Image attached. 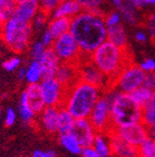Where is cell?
Returning <instances> with one entry per match:
<instances>
[{
	"mask_svg": "<svg viewBox=\"0 0 155 157\" xmlns=\"http://www.w3.org/2000/svg\"><path fill=\"white\" fill-rule=\"evenodd\" d=\"M141 122L146 125V129L155 128V105L149 103L146 107H143Z\"/></svg>",
	"mask_w": 155,
	"mask_h": 157,
	"instance_id": "obj_30",
	"label": "cell"
},
{
	"mask_svg": "<svg viewBox=\"0 0 155 157\" xmlns=\"http://www.w3.org/2000/svg\"><path fill=\"white\" fill-rule=\"evenodd\" d=\"M23 1H26V0H16V2L20 3V2H23Z\"/></svg>",
	"mask_w": 155,
	"mask_h": 157,
	"instance_id": "obj_53",
	"label": "cell"
},
{
	"mask_svg": "<svg viewBox=\"0 0 155 157\" xmlns=\"http://www.w3.org/2000/svg\"><path fill=\"white\" fill-rule=\"evenodd\" d=\"M32 157H56V153L53 151H40L37 150L33 153Z\"/></svg>",
	"mask_w": 155,
	"mask_h": 157,
	"instance_id": "obj_44",
	"label": "cell"
},
{
	"mask_svg": "<svg viewBox=\"0 0 155 157\" xmlns=\"http://www.w3.org/2000/svg\"><path fill=\"white\" fill-rule=\"evenodd\" d=\"M1 115H2V107H1V104H0V120H1Z\"/></svg>",
	"mask_w": 155,
	"mask_h": 157,
	"instance_id": "obj_51",
	"label": "cell"
},
{
	"mask_svg": "<svg viewBox=\"0 0 155 157\" xmlns=\"http://www.w3.org/2000/svg\"><path fill=\"white\" fill-rule=\"evenodd\" d=\"M16 121V113L12 107H9L5 111V127H12Z\"/></svg>",
	"mask_w": 155,
	"mask_h": 157,
	"instance_id": "obj_38",
	"label": "cell"
},
{
	"mask_svg": "<svg viewBox=\"0 0 155 157\" xmlns=\"http://www.w3.org/2000/svg\"><path fill=\"white\" fill-rule=\"evenodd\" d=\"M56 80L67 91L75 83L79 81V72L77 64L61 63L56 74Z\"/></svg>",
	"mask_w": 155,
	"mask_h": 157,
	"instance_id": "obj_14",
	"label": "cell"
},
{
	"mask_svg": "<svg viewBox=\"0 0 155 157\" xmlns=\"http://www.w3.org/2000/svg\"><path fill=\"white\" fill-rule=\"evenodd\" d=\"M90 60L96 68L107 78V92L113 90L115 81L124 69L133 63L130 48L119 49L107 40H105L92 52Z\"/></svg>",
	"mask_w": 155,
	"mask_h": 157,
	"instance_id": "obj_2",
	"label": "cell"
},
{
	"mask_svg": "<svg viewBox=\"0 0 155 157\" xmlns=\"http://www.w3.org/2000/svg\"><path fill=\"white\" fill-rule=\"evenodd\" d=\"M149 3L150 5H155V0H149Z\"/></svg>",
	"mask_w": 155,
	"mask_h": 157,
	"instance_id": "obj_52",
	"label": "cell"
},
{
	"mask_svg": "<svg viewBox=\"0 0 155 157\" xmlns=\"http://www.w3.org/2000/svg\"><path fill=\"white\" fill-rule=\"evenodd\" d=\"M152 94H153V92L151 91V90L144 87V86H141V87L137 88L136 91H133L132 93L129 94V96H130L131 99H132L137 105L143 108V107H146L151 101Z\"/></svg>",
	"mask_w": 155,
	"mask_h": 157,
	"instance_id": "obj_26",
	"label": "cell"
},
{
	"mask_svg": "<svg viewBox=\"0 0 155 157\" xmlns=\"http://www.w3.org/2000/svg\"><path fill=\"white\" fill-rule=\"evenodd\" d=\"M78 72H79L80 81L99 87L102 91V95L107 92L109 88L107 78L96 68V66L90 60V57H82L78 64Z\"/></svg>",
	"mask_w": 155,
	"mask_h": 157,
	"instance_id": "obj_9",
	"label": "cell"
},
{
	"mask_svg": "<svg viewBox=\"0 0 155 157\" xmlns=\"http://www.w3.org/2000/svg\"><path fill=\"white\" fill-rule=\"evenodd\" d=\"M25 93H26L29 107L32 108L35 115H40L46 108L42 94H41L40 85L39 84H29L25 90Z\"/></svg>",
	"mask_w": 155,
	"mask_h": 157,
	"instance_id": "obj_18",
	"label": "cell"
},
{
	"mask_svg": "<svg viewBox=\"0 0 155 157\" xmlns=\"http://www.w3.org/2000/svg\"><path fill=\"white\" fill-rule=\"evenodd\" d=\"M92 147L97 151V153L101 157H110L112 155L111 148H110V143L106 141V136L101 133H97L93 141Z\"/></svg>",
	"mask_w": 155,
	"mask_h": 157,
	"instance_id": "obj_28",
	"label": "cell"
},
{
	"mask_svg": "<svg viewBox=\"0 0 155 157\" xmlns=\"http://www.w3.org/2000/svg\"><path fill=\"white\" fill-rule=\"evenodd\" d=\"M140 68L142 69L146 73L155 72V60H153V59H146V60L140 64Z\"/></svg>",
	"mask_w": 155,
	"mask_h": 157,
	"instance_id": "obj_41",
	"label": "cell"
},
{
	"mask_svg": "<svg viewBox=\"0 0 155 157\" xmlns=\"http://www.w3.org/2000/svg\"><path fill=\"white\" fill-rule=\"evenodd\" d=\"M123 1L124 0H113V2H114V5L115 6H117V7H121V5L123 3Z\"/></svg>",
	"mask_w": 155,
	"mask_h": 157,
	"instance_id": "obj_49",
	"label": "cell"
},
{
	"mask_svg": "<svg viewBox=\"0 0 155 157\" xmlns=\"http://www.w3.org/2000/svg\"><path fill=\"white\" fill-rule=\"evenodd\" d=\"M0 34L3 43L11 50L22 54L29 47L33 34L32 23H24L11 17L1 25Z\"/></svg>",
	"mask_w": 155,
	"mask_h": 157,
	"instance_id": "obj_5",
	"label": "cell"
},
{
	"mask_svg": "<svg viewBox=\"0 0 155 157\" xmlns=\"http://www.w3.org/2000/svg\"><path fill=\"white\" fill-rule=\"evenodd\" d=\"M104 22L106 27H112V26H116V25L119 24L121 22V15H119L118 12H111L110 14L105 15L104 17Z\"/></svg>",
	"mask_w": 155,
	"mask_h": 157,
	"instance_id": "obj_37",
	"label": "cell"
},
{
	"mask_svg": "<svg viewBox=\"0 0 155 157\" xmlns=\"http://www.w3.org/2000/svg\"><path fill=\"white\" fill-rule=\"evenodd\" d=\"M109 139L111 153L117 157H137L138 156V148L133 147L126 141H124L119 135H117L114 131L110 129L109 132L105 134Z\"/></svg>",
	"mask_w": 155,
	"mask_h": 157,
	"instance_id": "obj_13",
	"label": "cell"
},
{
	"mask_svg": "<svg viewBox=\"0 0 155 157\" xmlns=\"http://www.w3.org/2000/svg\"><path fill=\"white\" fill-rule=\"evenodd\" d=\"M75 119L64 107L59 108V120H58V133L64 134L70 133V129L73 127Z\"/></svg>",
	"mask_w": 155,
	"mask_h": 157,
	"instance_id": "obj_23",
	"label": "cell"
},
{
	"mask_svg": "<svg viewBox=\"0 0 155 157\" xmlns=\"http://www.w3.org/2000/svg\"><path fill=\"white\" fill-rule=\"evenodd\" d=\"M54 40H56V38L53 37V35L51 34V33L49 32L48 29H47L46 32L44 33V35H42V38H41V43L44 44V46L46 47V48H49V47H52V45H53Z\"/></svg>",
	"mask_w": 155,
	"mask_h": 157,
	"instance_id": "obj_42",
	"label": "cell"
},
{
	"mask_svg": "<svg viewBox=\"0 0 155 157\" xmlns=\"http://www.w3.org/2000/svg\"><path fill=\"white\" fill-rule=\"evenodd\" d=\"M136 39L139 43H146L148 40V36L146 33L143 32H137L136 33Z\"/></svg>",
	"mask_w": 155,
	"mask_h": 157,
	"instance_id": "obj_46",
	"label": "cell"
},
{
	"mask_svg": "<svg viewBox=\"0 0 155 157\" xmlns=\"http://www.w3.org/2000/svg\"><path fill=\"white\" fill-rule=\"evenodd\" d=\"M20 64H21V58L20 57H12V58L7 59L5 61H3L2 67L5 71L12 72L19 68Z\"/></svg>",
	"mask_w": 155,
	"mask_h": 157,
	"instance_id": "obj_35",
	"label": "cell"
},
{
	"mask_svg": "<svg viewBox=\"0 0 155 157\" xmlns=\"http://www.w3.org/2000/svg\"><path fill=\"white\" fill-rule=\"evenodd\" d=\"M146 25L150 33L151 40L155 44V11L146 19Z\"/></svg>",
	"mask_w": 155,
	"mask_h": 157,
	"instance_id": "obj_36",
	"label": "cell"
},
{
	"mask_svg": "<svg viewBox=\"0 0 155 157\" xmlns=\"http://www.w3.org/2000/svg\"><path fill=\"white\" fill-rule=\"evenodd\" d=\"M59 107H46L40 113V123L48 134L58 133Z\"/></svg>",
	"mask_w": 155,
	"mask_h": 157,
	"instance_id": "obj_17",
	"label": "cell"
},
{
	"mask_svg": "<svg viewBox=\"0 0 155 157\" xmlns=\"http://www.w3.org/2000/svg\"><path fill=\"white\" fill-rule=\"evenodd\" d=\"M46 47L44 46V44L41 42H35L31 47L29 50V55L32 58V61H39L41 59V57L44 56Z\"/></svg>",
	"mask_w": 155,
	"mask_h": 157,
	"instance_id": "obj_33",
	"label": "cell"
},
{
	"mask_svg": "<svg viewBox=\"0 0 155 157\" xmlns=\"http://www.w3.org/2000/svg\"><path fill=\"white\" fill-rule=\"evenodd\" d=\"M17 76H19L20 80H24L25 76H26V69L20 68L19 71H17Z\"/></svg>",
	"mask_w": 155,
	"mask_h": 157,
	"instance_id": "obj_47",
	"label": "cell"
},
{
	"mask_svg": "<svg viewBox=\"0 0 155 157\" xmlns=\"http://www.w3.org/2000/svg\"><path fill=\"white\" fill-rule=\"evenodd\" d=\"M59 143L62 145V147H64L67 152L72 153V154H81L82 147L80 146L79 142L76 140V137L70 133L59 134Z\"/></svg>",
	"mask_w": 155,
	"mask_h": 157,
	"instance_id": "obj_22",
	"label": "cell"
},
{
	"mask_svg": "<svg viewBox=\"0 0 155 157\" xmlns=\"http://www.w3.org/2000/svg\"><path fill=\"white\" fill-rule=\"evenodd\" d=\"M81 7L82 11H96L100 10V6L103 3V0H76Z\"/></svg>",
	"mask_w": 155,
	"mask_h": 157,
	"instance_id": "obj_34",
	"label": "cell"
},
{
	"mask_svg": "<svg viewBox=\"0 0 155 157\" xmlns=\"http://www.w3.org/2000/svg\"><path fill=\"white\" fill-rule=\"evenodd\" d=\"M70 133L76 137L82 148L91 147L97 134L88 119H75Z\"/></svg>",
	"mask_w": 155,
	"mask_h": 157,
	"instance_id": "obj_12",
	"label": "cell"
},
{
	"mask_svg": "<svg viewBox=\"0 0 155 157\" xmlns=\"http://www.w3.org/2000/svg\"><path fill=\"white\" fill-rule=\"evenodd\" d=\"M143 108L131 99L129 94L118 92L111 101L112 128H125L142 121Z\"/></svg>",
	"mask_w": 155,
	"mask_h": 157,
	"instance_id": "obj_4",
	"label": "cell"
},
{
	"mask_svg": "<svg viewBox=\"0 0 155 157\" xmlns=\"http://www.w3.org/2000/svg\"><path fill=\"white\" fill-rule=\"evenodd\" d=\"M81 155L82 157H101L99 154L97 153V151L93 148V147H86V148H82L81 151Z\"/></svg>",
	"mask_w": 155,
	"mask_h": 157,
	"instance_id": "obj_43",
	"label": "cell"
},
{
	"mask_svg": "<svg viewBox=\"0 0 155 157\" xmlns=\"http://www.w3.org/2000/svg\"><path fill=\"white\" fill-rule=\"evenodd\" d=\"M19 113L20 117L22 118V120L26 123L32 122L33 119L35 118V113L32 110V108L29 107L28 101H27V96L25 91L22 93L21 98H20V105H19Z\"/></svg>",
	"mask_w": 155,
	"mask_h": 157,
	"instance_id": "obj_29",
	"label": "cell"
},
{
	"mask_svg": "<svg viewBox=\"0 0 155 157\" xmlns=\"http://www.w3.org/2000/svg\"><path fill=\"white\" fill-rule=\"evenodd\" d=\"M142 86L149 88V90H151L152 92L155 91V72H149V73H146Z\"/></svg>",
	"mask_w": 155,
	"mask_h": 157,
	"instance_id": "obj_40",
	"label": "cell"
},
{
	"mask_svg": "<svg viewBox=\"0 0 155 157\" xmlns=\"http://www.w3.org/2000/svg\"><path fill=\"white\" fill-rule=\"evenodd\" d=\"M39 12L38 0H26L17 3L12 17L24 23H31Z\"/></svg>",
	"mask_w": 155,
	"mask_h": 157,
	"instance_id": "obj_16",
	"label": "cell"
},
{
	"mask_svg": "<svg viewBox=\"0 0 155 157\" xmlns=\"http://www.w3.org/2000/svg\"><path fill=\"white\" fill-rule=\"evenodd\" d=\"M101 95L102 91L99 87L79 80L65 91L62 107L65 108L74 119H88Z\"/></svg>",
	"mask_w": 155,
	"mask_h": 157,
	"instance_id": "obj_3",
	"label": "cell"
},
{
	"mask_svg": "<svg viewBox=\"0 0 155 157\" xmlns=\"http://www.w3.org/2000/svg\"><path fill=\"white\" fill-rule=\"evenodd\" d=\"M51 48L59 57L61 63H72L78 66L84 57L75 38L70 32L56 38Z\"/></svg>",
	"mask_w": 155,
	"mask_h": 157,
	"instance_id": "obj_6",
	"label": "cell"
},
{
	"mask_svg": "<svg viewBox=\"0 0 155 157\" xmlns=\"http://www.w3.org/2000/svg\"><path fill=\"white\" fill-rule=\"evenodd\" d=\"M121 12L123 14L124 19L126 20L127 22L131 25H137L139 24V14L138 11L130 3L129 0H124L123 3L119 7Z\"/></svg>",
	"mask_w": 155,
	"mask_h": 157,
	"instance_id": "obj_25",
	"label": "cell"
},
{
	"mask_svg": "<svg viewBox=\"0 0 155 157\" xmlns=\"http://www.w3.org/2000/svg\"><path fill=\"white\" fill-rule=\"evenodd\" d=\"M106 40L119 49L130 48L128 45V38H127L125 27L121 24L116 25V26L107 27Z\"/></svg>",
	"mask_w": 155,
	"mask_h": 157,
	"instance_id": "obj_19",
	"label": "cell"
},
{
	"mask_svg": "<svg viewBox=\"0 0 155 157\" xmlns=\"http://www.w3.org/2000/svg\"><path fill=\"white\" fill-rule=\"evenodd\" d=\"M70 20L68 17H59V19H53L49 23L48 31L53 35L54 38L62 36L70 32Z\"/></svg>",
	"mask_w": 155,
	"mask_h": 157,
	"instance_id": "obj_21",
	"label": "cell"
},
{
	"mask_svg": "<svg viewBox=\"0 0 155 157\" xmlns=\"http://www.w3.org/2000/svg\"><path fill=\"white\" fill-rule=\"evenodd\" d=\"M70 33L75 38L82 56L90 57L106 40L104 15L101 10L81 11L70 20Z\"/></svg>",
	"mask_w": 155,
	"mask_h": 157,
	"instance_id": "obj_1",
	"label": "cell"
},
{
	"mask_svg": "<svg viewBox=\"0 0 155 157\" xmlns=\"http://www.w3.org/2000/svg\"><path fill=\"white\" fill-rule=\"evenodd\" d=\"M130 3L136 8H142L146 5H149V0H129Z\"/></svg>",
	"mask_w": 155,
	"mask_h": 157,
	"instance_id": "obj_45",
	"label": "cell"
},
{
	"mask_svg": "<svg viewBox=\"0 0 155 157\" xmlns=\"http://www.w3.org/2000/svg\"><path fill=\"white\" fill-rule=\"evenodd\" d=\"M150 104H152V105H155V91H153L152 98H151V101H150Z\"/></svg>",
	"mask_w": 155,
	"mask_h": 157,
	"instance_id": "obj_50",
	"label": "cell"
},
{
	"mask_svg": "<svg viewBox=\"0 0 155 157\" xmlns=\"http://www.w3.org/2000/svg\"><path fill=\"white\" fill-rule=\"evenodd\" d=\"M144 76H146V72L140 68V66L131 63L121 71V73L115 81L113 90L115 88L121 93L130 94L143 85Z\"/></svg>",
	"mask_w": 155,
	"mask_h": 157,
	"instance_id": "obj_7",
	"label": "cell"
},
{
	"mask_svg": "<svg viewBox=\"0 0 155 157\" xmlns=\"http://www.w3.org/2000/svg\"><path fill=\"white\" fill-rule=\"evenodd\" d=\"M39 85L46 107H62L65 97V90L56 81V78L42 80Z\"/></svg>",
	"mask_w": 155,
	"mask_h": 157,
	"instance_id": "obj_10",
	"label": "cell"
},
{
	"mask_svg": "<svg viewBox=\"0 0 155 157\" xmlns=\"http://www.w3.org/2000/svg\"><path fill=\"white\" fill-rule=\"evenodd\" d=\"M42 70V80L56 78V71L61 64V61L54 50L51 47L46 48L44 56L39 60Z\"/></svg>",
	"mask_w": 155,
	"mask_h": 157,
	"instance_id": "obj_15",
	"label": "cell"
},
{
	"mask_svg": "<svg viewBox=\"0 0 155 157\" xmlns=\"http://www.w3.org/2000/svg\"><path fill=\"white\" fill-rule=\"evenodd\" d=\"M81 11H82L81 7L78 5V2L76 0H64L63 2H61L52 11L51 14L53 15L54 19H59V17L73 19L75 15H77Z\"/></svg>",
	"mask_w": 155,
	"mask_h": 157,
	"instance_id": "obj_20",
	"label": "cell"
},
{
	"mask_svg": "<svg viewBox=\"0 0 155 157\" xmlns=\"http://www.w3.org/2000/svg\"><path fill=\"white\" fill-rule=\"evenodd\" d=\"M63 1L64 0H38L39 11L50 15L52 13V11Z\"/></svg>",
	"mask_w": 155,
	"mask_h": 157,
	"instance_id": "obj_32",
	"label": "cell"
},
{
	"mask_svg": "<svg viewBox=\"0 0 155 157\" xmlns=\"http://www.w3.org/2000/svg\"><path fill=\"white\" fill-rule=\"evenodd\" d=\"M49 17L48 14H46V13L39 11V12L36 14V17H34V20H33V25H32V26H34L36 29H41V27H42V25H45V23H46L47 17Z\"/></svg>",
	"mask_w": 155,
	"mask_h": 157,
	"instance_id": "obj_39",
	"label": "cell"
},
{
	"mask_svg": "<svg viewBox=\"0 0 155 157\" xmlns=\"http://www.w3.org/2000/svg\"><path fill=\"white\" fill-rule=\"evenodd\" d=\"M42 78V70L39 61H32L26 69L25 80L28 84H39V81Z\"/></svg>",
	"mask_w": 155,
	"mask_h": 157,
	"instance_id": "obj_27",
	"label": "cell"
},
{
	"mask_svg": "<svg viewBox=\"0 0 155 157\" xmlns=\"http://www.w3.org/2000/svg\"><path fill=\"white\" fill-rule=\"evenodd\" d=\"M112 130L124 141H126L136 148H138L149 139L148 129L142 122L125 128H112Z\"/></svg>",
	"mask_w": 155,
	"mask_h": 157,
	"instance_id": "obj_11",
	"label": "cell"
},
{
	"mask_svg": "<svg viewBox=\"0 0 155 157\" xmlns=\"http://www.w3.org/2000/svg\"><path fill=\"white\" fill-rule=\"evenodd\" d=\"M148 134H149V139L155 141V128H151V129H148Z\"/></svg>",
	"mask_w": 155,
	"mask_h": 157,
	"instance_id": "obj_48",
	"label": "cell"
},
{
	"mask_svg": "<svg viewBox=\"0 0 155 157\" xmlns=\"http://www.w3.org/2000/svg\"><path fill=\"white\" fill-rule=\"evenodd\" d=\"M137 157H139V156H137Z\"/></svg>",
	"mask_w": 155,
	"mask_h": 157,
	"instance_id": "obj_54",
	"label": "cell"
},
{
	"mask_svg": "<svg viewBox=\"0 0 155 157\" xmlns=\"http://www.w3.org/2000/svg\"><path fill=\"white\" fill-rule=\"evenodd\" d=\"M139 157H155V141L148 139L138 147Z\"/></svg>",
	"mask_w": 155,
	"mask_h": 157,
	"instance_id": "obj_31",
	"label": "cell"
},
{
	"mask_svg": "<svg viewBox=\"0 0 155 157\" xmlns=\"http://www.w3.org/2000/svg\"><path fill=\"white\" fill-rule=\"evenodd\" d=\"M88 120L97 133L106 134L112 128L111 104L104 95H101L90 113Z\"/></svg>",
	"mask_w": 155,
	"mask_h": 157,
	"instance_id": "obj_8",
	"label": "cell"
},
{
	"mask_svg": "<svg viewBox=\"0 0 155 157\" xmlns=\"http://www.w3.org/2000/svg\"><path fill=\"white\" fill-rule=\"evenodd\" d=\"M16 6V0H0V26L13 17Z\"/></svg>",
	"mask_w": 155,
	"mask_h": 157,
	"instance_id": "obj_24",
	"label": "cell"
}]
</instances>
